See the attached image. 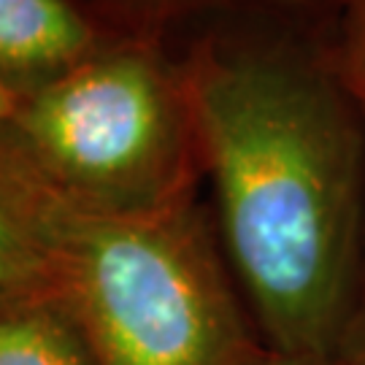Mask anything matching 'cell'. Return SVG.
<instances>
[{"label": "cell", "mask_w": 365, "mask_h": 365, "mask_svg": "<svg viewBox=\"0 0 365 365\" xmlns=\"http://www.w3.org/2000/svg\"><path fill=\"white\" fill-rule=\"evenodd\" d=\"M252 365H341L336 357H295V354L271 352L268 346L262 349Z\"/></svg>", "instance_id": "obj_10"}, {"label": "cell", "mask_w": 365, "mask_h": 365, "mask_svg": "<svg viewBox=\"0 0 365 365\" xmlns=\"http://www.w3.org/2000/svg\"><path fill=\"white\" fill-rule=\"evenodd\" d=\"M336 360L341 365H365V292L363 300L354 309L349 325L344 330V336H341Z\"/></svg>", "instance_id": "obj_9"}, {"label": "cell", "mask_w": 365, "mask_h": 365, "mask_svg": "<svg viewBox=\"0 0 365 365\" xmlns=\"http://www.w3.org/2000/svg\"><path fill=\"white\" fill-rule=\"evenodd\" d=\"M16 103H19V98H16V95H14V92L0 81V133L9 128L14 111H16Z\"/></svg>", "instance_id": "obj_11"}, {"label": "cell", "mask_w": 365, "mask_h": 365, "mask_svg": "<svg viewBox=\"0 0 365 365\" xmlns=\"http://www.w3.org/2000/svg\"><path fill=\"white\" fill-rule=\"evenodd\" d=\"M101 365H252L265 349L203 211L71 206L0 149Z\"/></svg>", "instance_id": "obj_2"}, {"label": "cell", "mask_w": 365, "mask_h": 365, "mask_svg": "<svg viewBox=\"0 0 365 365\" xmlns=\"http://www.w3.org/2000/svg\"><path fill=\"white\" fill-rule=\"evenodd\" d=\"M344 43L333 71L365 111V0H346Z\"/></svg>", "instance_id": "obj_8"}, {"label": "cell", "mask_w": 365, "mask_h": 365, "mask_svg": "<svg viewBox=\"0 0 365 365\" xmlns=\"http://www.w3.org/2000/svg\"><path fill=\"white\" fill-rule=\"evenodd\" d=\"M0 365H101L57 282L0 292Z\"/></svg>", "instance_id": "obj_5"}, {"label": "cell", "mask_w": 365, "mask_h": 365, "mask_svg": "<svg viewBox=\"0 0 365 365\" xmlns=\"http://www.w3.org/2000/svg\"><path fill=\"white\" fill-rule=\"evenodd\" d=\"M111 33L76 0H0V81L19 98L98 52Z\"/></svg>", "instance_id": "obj_4"}, {"label": "cell", "mask_w": 365, "mask_h": 365, "mask_svg": "<svg viewBox=\"0 0 365 365\" xmlns=\"http://www.w3.org/2000/svg\"><path fill=\"white\" fill-rule=\"evenodd\" d=\"M0 149L60 200L111 217L187 206L203 173L184 60L160 36H111L19 95Z\"/></svg>", "instance_id": "obj_3"}, {"label": "cell", "mask_w": 365, "mask_h": 365, "mask_svg": "<svg viewBox=\"0 0 365 365\" xmlns=\"http://www.w3.org/2000/svg\"><path fill=\"white\" fill-rule=\"evenodd\" d=\"M98 25L111 36H160L170 22L214 6L241 0H76ZM303 3V0H287ZM346 3V0H341Z\"/></svg>", "instance_id": "obj_7"}, {"label": "cell", "mask_w": 365, "mask_h": 365, "mask_svg": "<svg viewBox=\"0 0 365 365\" xmlns=\"http://www.w3.org/2000/svg\"><path fill=\"white\" fill-rule=\"evenodd\" d=\"M222 255L271 352L336 357L365 292V111L333 66L211 36L184 57Z\"/></svg>", "instance_id": "obj_1"}, {"label": "cell", "mask_w": 365, "mask_h": 365, "mask_svg": "<svg viewBox=\"0 0 365 365\" xmlns=\"http://www.w3.org/2000/svg\"><path fill=\"white\" fill-rule=\"evenodd\" d=\"M363 260H365V233H363Z\"/></svg>", "instance_id": "obj_12"}, {"label": "cell", "mask_w": 365, "mask_h": 365, "mask_svg": "<svg viewBox=\"0 0 365 365\" xmlns=\"http://www.w3.org/2000/svg\"><path fill=\"white\" fill-rule=\"evenodd\" d=\"M54 282L49 247L30 209L0 165V292Z\"/></svg>", "instance_id": "obj_6"}]
</instances>
